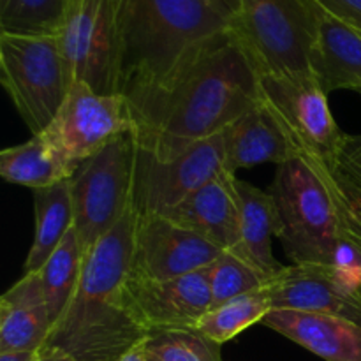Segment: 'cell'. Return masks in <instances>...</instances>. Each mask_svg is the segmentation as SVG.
I'll return each instance as SVG.
<instances>
[{
  "instance_id": "29",
  "label": "cell",
  "mask_w": 361,
  "mask_h": 361,
  "mask_svg": "<svg viewBox=\"0 0 361 361\" xmlns=\"http://www.w3.org/2000/svg\"><path fill=\"white\" fill-rule=\"evenodd\" d=\"M317 7L361 32V0H314Z\"/></svg>"
},
{
  "instance_id": "3",
  "label": "cell",
  "mask_w": 361,
  "mask_h": 361,
  "mask_svg": "<svg viewBox=\"0 0 361 361\" xmlns=\"http://www.w3.org/2000/svg\"><path fill=\"white\" fill-rule=\"evenodd\" d=\"M120 16L122 95L159 83L194 49L233 27L217 0H120Z\"/></svg>"
},
{
  "instance_id": "6",
  "label": "cell",
  "mask_w": 361,
  "mask_h": 361,
  "mask_svg": "<svg viewBox=\"0 0 361 361\" xmlns=\"http://www.w3.org/2000/svg\"><path fill=\"white\" fill-rule=\"evenodd\" d=\"M233 30L259 74H309L316 35L314 0H240Z\"/></svg>"
},
{
  "instance_id": "9",
  "label": "cell",
  "mask_w": 361,
  "mask_h": 361,
  "mask_svg": "<svg viewBox=\"0 0 361 361\" xmlns=\"http://www.w3.org/2000/svg\"><path fill=\"white\" fill-rule=\"evenodd\" d=\"M259 99L279 120L298 155L334 162L345 134L331 115L328 94L309 74H259Z\"/></svg>"
},
{
  "instance_id": "7",
  "label": "cell",
  "mask_w": 361,
  "mask_h": 361,
  "mask_svg": "<svg viewBox=\"0 0 361 361\" xmlns=\"http://www.w3.org/2000/svg\"><path fill=\"white\" fill-rule=\"evenodd\" d=\"M0 74L32 136L44 133L71 87L56 37L0 34Z\"/></svg>"
},
{
  "instance_id": "5",
  "label": "cell",
  "mask_w": 361,
  "mask_h": 361,
  "mask_svg": "<svg viewBox=\"0 0 361 361\" xmlns=\"http://www.w3.org/2000/svg\"><path fill=\"white\" fill-rule=\"evenodd\" d=\"M136 157L137 143L130 130L74 169L69 178L74 229L83 252L133 208Z\"/></svg>"
},
{
  "instance_id": "24",
  "label": "cell",
  "mask_w": 361,
  "mask_h": 361,
  "mask_svg": "<svg viewBox=\"0 0 361 361\" xmlns=\"http://www.w3.org/2000/svg\"><path fill=\"white\" fill-rule=\"evenodd\" d=\"M302 157L309 162L330 194L345 240L361 252V180L344 168L338 159L328 162L309 155Z\"/></svg>"
},
{
  "instance_id": "17",
  "label": "cell",
  "mask_w": 361,
  "mask_h": 361,
  "mask_svg": "<svg viewBox=\"0 0 361 361\" xmlns=\"http://www.w3.org/2000/svg\"><path fill=\"white\" fill-rule=\"evenodd\" d=\"M235 176L222 169L214 180L168 214V217L200 233L224 252H235L240 243Z\"/></svg>"
},
{
  "instance_id": "4",
  "label": "cell",
  "mask_w": 361,
  "mask_h": 361,
  "mask_svg": "<svg viewBox=\"0 0 361 361\" xmlns=\"http://www.w3.org/2000/svg\"><path fill=\"white\" fill-rule=\"evenodd\" d=\"M282 221V245L296 267H335L361 284V252L345 240L334 201L309 162L296 155L268 189Z\"/></svg>"
},
{
  "instance_id": "2",
  "label": "cell",
  "mask_w": 361,
  "mask_h": 361,
  "mask_svg": "<svg viewBox=\"0 0 361 361\" xmlns=\"http://www.w3.org/2000/svg\"><path fill=\"white\" fill-rule=\"evenodd\" d=\"M137 214L122 221L85 252L83 270L69 305L46 345L76 361H116L148 338L127 300Z\"/></svg>"
},
{
  "instance_id": "31",
  "label": "cell",
  "mask_w": 361,
  "mask_h": 361,
  "mask_svg": "<svg viewBox=\"0 0 361 361\" xmlns=\"http://www.w3.org/2000/svg\"><path fill=\"white\" fill-rule=\"evenodd\" d=\"M35 361H76L74 358H71L66 351L59 348H49V345H44L39 353L37 360Z\"/></svg>"
},
{
  "instance_id": "15",
  "label": "cell",
  "mask_w": 361,
  "mask_h": 361,
  "mask_svg": "<svg viewBox=\"0 0 361 361\" xmlns=\"http://www.w3.org/2000/svg\"><path fill=\"white\" fill-rule=\"evenodd\" d=\"M261 324L324 361H361V326L344 317L274 309Z\"/></svg>"
},
{
  "instance_id": "33",
  "label": "cell",
  "mask_w": 361,
  "mask_h": 361,
  "mask_svg": "<svg viewBox=\"0 0 361 361\" xmlns=\"http://www.w3.org/2000/svg\"><path fill=\"white\" fill-rule=\"evenodd\" d=\"M116 361H147V348H145V342H141L140 345L130 349L129 353L118 358Z\"/></svg>"
},
{
  "instance_id": "25",
  "label": "cell",
  "mask_w": 361,
  "mask_h": 361,
  "mask_svg": "<svg viewBox=\"0 0 361 361\" xmlns=\"http://www.w3.org/2000/svg\"><path fill=\"white\" fill-rule=\"evenodd\" d=\"M271 310L270 298H268L264 288L257 291L243 295L240 298L231 300L221 307L212 309L197 324V330L214 341L215 344L222 345L233 341L236 335L242 334L252 324L261 323Z\"/></svg>"
},
{
  "instance_id": "1",
  "label": "cell",
  "mask_w": 361,
  "mask_h": 361,
  "mask_svg": "<svg viewBox=\"0 0 361 361\" xmlns=\"http://www.w3.org/2000/svg\"><path fill=\"white\" fill-rule=\"evenodd\" d=\"M126 99L137 147L168 161L224 133L259 102V71L231 27L194 49L164 80Z\"/></svg>"
},
{
  "instance_id": "12",
  "label": "cell",
  "mask_w": 361,
  "mask_h": 361,
  "mask_svg": "<svg viewBox=\"0 0 361 361\" xmlns=\"http://www.w3.org/2000/svg\"><path fill=\"white\" fill-rule=\"evenodd\" d=\"M224 252L168 215H137L130 277L168 281L207 268Z\"/></svg>"
},
{
  "instance_id": "11",
  "label": "cell",
  "mask_w": 361,
  "mask_h": 361,
  "mask_svg": "<svg viewBox=\"0 0 361 361\" xmlns=\"http://www.w3.org/2000/svg\"><path fill=\"white\" fill-rule=\"evenodd\" d=\"M224 169V136L200 141L182 154L159 161L137 147L134 210L168 215Z\"/></svg>"
},
{
  "instance_id": "26",
  "label": "cell",
  "mask_w": 361,
  "mask_h": 361,
  "mask_svg": "<svg viewBox=\"0 0 361 361\" xmlns=\"http://www.w3.org/2000/svg\"><path fill=\"white\" fill-rule=\"evenodd\" d=\"M67 4L69 0H0V34L56 37Z\"/></svg>"
},
{
  "instance_id": "19",
  "label": "cell",
  "mask_w": 361,
  "mask_h": 361,
  "mask_svg": "<svg viewBox=\"0 0 361 361\" xmlns=\"http://www.w3.org/2000/svg\"><path fill=\"white\" fill-rule=\"evenodd\" d=\"M310 71L326 94L334 90L361 92V32L317 6Z\"/></svg>"
},
{
  "instance_id": "28",
  "label": "cell",
  "mask_w": 361,
  "mask_h": 361,
  "mask_svg": "<svg viewBox=\"0 0 361 361\" xmlns=\"http://www.w3.org/2000/svg\"><path fill=\"white\" fill-rule=\"evenodd\" d=\"M145 345L164 361H222L221 345L204 337L197 328L154 331Z\"/></svg>"
},
{
  "instance_id": "27",
  "label": "cell",
  "mask_w": 361,
  "mask_h": 361,
  "mask_svg": "<svg viewBox=\"0 0 361 361\" xmlns=\"http://www.w3.org/2000/svg\"><path fill=\"white\" fill-rule=\"evenodd\" d=\"M267 279L231 252H222L210 264L212 309L264 288Z\"/></svg>"
},
{
  "instance_id": "30",
  "label": "cell",
  "mask_w": 361,
  "mask_h": 361,
  "mask_svg": "<svg viewBox=\"0 0 361 361\" xmlns=\"http://www.w3.org/2000/svg\"><path fill=\"white\" fill-rule=\"evenodd\" d=\"M338 161H341V164L344 168H348L353 175L358 176L361 180V134L360 136H349V134H345Z\"/></svg>"
},
{
  "instance_id": "35",
  "label": "cell",
  "mask_w": 361,
  "mask_h": 361,
  "mask_svg": "<svg viewBox=\"0 0 361 361\" xmlns=\"http://www.w3.org/2000/svg\"><path fill=\"white\" fill-rule=\"evenodd\" d=\"M145 348H147V345H145ZM147 361H164L162 358H159L157 355H154V353H150L147 349Z\"/></svg>"
},
{
  "instance_id": "13",
  "label": "cell",
  "mask_w": 361,
  "mask_h": 361,
  "mask_svg": "<svg viewBox=\"0 0 361 361\" xmlns=\"http://www.w3.org/2000/svg\"><path fill=\"white\" fill-rule=\"evenodd\" d=\"M127 300L148 335L197 328L212 310L210 267L168 281H143L129 275Z\"/></svg>"
},
{
  "instance_id": "16",
  "label": "cell",
  "mask_w": 361,
  "mask_h": 361,
  "mask_svg": "<svg viewBox=\"0 0 361 361\" xmlns=\"http://www.w3.org/2000/svg\"><path fill=\"white\" fill-rule=\"evenodd\" d=\"M224 136V169L236 175L238 169L271 162L284 164L296 157V148L284 127L270 109L256 102L222 133Z\"/></svg>"
},
{
  "instance_id": "36",
  "label": "cell",
  "mask_w": 361,
  "mask_h": 361,
  "mask_svg": "<svg viewBox=\"0 0 361 361\" xmlns=\"http://www.w3.org/2000/svg\"><path fill=\"white\" fill-rule=\"evenodd\" d=\"M360 293H361V286H360Z\"/></svg>"
},
{
  "instance_id": "34",
  "label": "cell",
  "mask_w": 361,
  "mask_h": 361,
  "mask_svg": "<svg viewBox=\"0 0 361 361\" xmlns=\"http://www.w3.org/2000/svg\"><path fill=\"white\" fill-rule=\"evenodd\" d=\"M217 4L231 20H235L240 11V0H217Z\"/></svg>"
},
{
  "instance_id": "10",
  "label": "cell",
  "mask_w": 361,
  "mask_h": 361,
  "mask_svg": "<svg viewBox=\"0 0 361 361\" xmlns=\"http://www.w3.org/2000/svg\"><path fill=\"white\" fill-rule=\"evenodd\" d=\"M133 130L126 95L99 94L87 83H71L48 129L41 133L74 169L111 141Z\"/></svg>"
},
{
  "instance_id": "23",
  "label": "cell",
  "mask_w": 361,
  "mask_h": 361,
  "mask_svg": "<svg viewBox=\"0 0 361 361\" xmlns=\"http://www.w3.org/2000/svg\"><path fill=\"white\" fill-rule=\"evenodd\" d=\"M83 259L85 252L81 249L76 229L73 228L63 242L56 247L55 252L49 256L44 267L37 271L53 324L62 316L76 291L83 270Z\"/></svg>"
},
{
  "instance_id": "32",
  "label": "cell",
  "mask_w": 361,
  "mask_h": 361,
  "mask_svg": "<svg viewBox=\"0 0 361 361\" xmlns=\"http://www.w3.org/2000/svg\"><path fill=\"white\" fill-rule=\"evenodd\" d=\"M39 351H0V361H35Z\"/></svg>"
},
{
  "instance_id": "22",
  "label": "cell",
  "mask_w": 361,
  "mask_h": 361,
  "mask_svg": "<svg viewBox=\"0 0 361 361\" xmlns=\"http://www.w3.org/2000/svg\"><path fill=\"white\" fill-rule=\"evenodd\" d=\"M74 168L42 134L0 152V176L14 185L44 189L69 180Z\"/></svg>"
},
{
  "instance_id": "8",
  "label": "cell",
  "mask_w": 361,
  "mask_h": 361,
  "mask_svg": "<svg viewBox=\"0 0 361 361\" xmlns=\"http://www.w3.org/2000/svg\"><path fill=\"white\" fill-rule=\"evenodd\" d=\"M69 83L99 94L122 90L123 34L120 0H69L59 35Z\"/></svg>"
},
{
  "instance_id": "20",
  "label": "cell",
  "mask_w": 361,
  "mask_h": 361,
  "mask_svg": "<svg viewBox=\"0 0 361 361\" xmlns=\"http://www.w3.org/2000/svg\"><path fill=\"white\" fill-rule=\"evenodd\" d=\"M51 330L41 277L25 274L0 300V351H39Z\"/></svg>"
},
{
  "instance_id": "14",
  "label": "cell",
  "mask_w": 361,
  "mask_h": 361,
  "mask_svg": "<svg viewBox=\"0 0 361 361\" xmlns=\"http://www.w3.org/2000/svg\"><path fill=\"white\" fill-rule=\"evenodd\" d=\"M271 310H303L344 317L361 326L360 284L335 267H286L264 284Z\"/></svg>"
},
{
  "instance_id": "21",
  "label": "cell",
  "mask_w": 361,
  "mask_h": 361,
  "mask_svg": "<svg viewBox=\"0 0 361 361\" xmlns=\"http://www.w3.org/2000/svg\"><path fill=\"white\" fill-rule=\"evenodd\" d=\"M35 233L28 256L25 259V274H34L44 267L56 247L74 228L73 196L69 180L34 190Z\"/></svg>"
},
{
  "instance_id": "18",
  "label": "cell",
  "mask_w": 361,
  "mask_h": 361,
  "mask_svg": "<svg viewBox=\"0 0 361 361\" xmlns=\"http://www.w3.org/2000/svg\"><path fill=\"white\" fill-rule=\"evenodd\" d=\"M235 192L238 200L240 243L235 256L259 271L267 282L281 274L282 267L274 256L271 242L282 236V221L277 204L268 190L235 176Z\"/></svg>"
}]
</instances>
